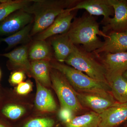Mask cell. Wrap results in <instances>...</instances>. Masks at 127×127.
I'll use <instances>...</instances> for the list:
<instances>
[{"instance_id": "cell-1", "label": "cell", "mask_w": 127, "mask_h": 127, "mask_svg": "<svg viewBox=\"0 0 127 127\" xmlns=\"http://www.w3.org/2000/svg\"><path fill=\"white\" fill-rule=\"evenodd\" d=\"M69 39L75 45H82V49L93 53L104 44L97 35L107 37L99 28V24L93 16L88 14L75 18L67 32Z\"/></svg>"}, {"instance_id": "cell-2", "label": "cell", "mask_w": 127, "mask_h": 127, "mask_svg": "<svg viewBox=\"0 0 127 127\" xmlns=\"http://www.w3.org/2000/svg\"><path fill=\"white\" fill-rule=\"evenodd\" d=\"M77 0H35L23 10L34 16L31 35L39 34L52 25L66 9L73 7Z\"/></svg>"}, {"instance_id": "cell-3", "label": "cell", "mask_w": 127, "mask_h": 127, "mask_svg": "<svg viewBox=\"0 0 127 127\" xmlns=\"http://www.w3.org/2000/svg\"><path fill=\"white\" fill-rule=\"evenodd\" d=\"M96 59L93 53L87 52L76 46L65 62L92 79L108 84L106 70L102 64Z\"/></svg>"}, {"instance_id": "cell-4", "label": "cell", "mask_w": 127, "mask_h": 127, "mask_svg": "<svg viewBox=\"0 0 127 127\" xmlns=\"http://www.w3.org/2000/svg\"><path fill=\"white\" fill-rule=\"evenodd\" d=\"M51 66L61 73L70 84L79 92L111 91L109 84L94 80L70 66L58 62H52Z\"/></svg>"}, {"instance_id": "cell-5", "label": "cell", "mask_w": 127, "mask_h": 127, "mask_svg": "<svg viewBox=\"0 0 127 127\" xmlns=\"http://www.w3.org/2000/svg\"><path fill=\"white\" fill-rule=\"evenodd\" d=\"M50 77L61 107L70 109L73 113L81 110L82 106L78 99L77 93L65 76L59 71L53 68Z\"/></svg>"}, {"instance_id": "cell-6", "label": "cell", "mask_w": 127, "mask_h": 127, "mask_svg": "<svg viewBox=\"0 0 127 127\" xmlns=\"http://www.w3.org/2000/svg\"><path fill=\"white\" fill-rule=\"evenodd\" d=\"M80 104L100 114L117 102L110 92L97 91L77 93Z\"/></svg>"}, {"instance_id": "cell-7", "label": "cell", "mask_w": 127, "mask_h": 127, "mask_svg": "<svg viewBox=\"0 0 127 127\" xmlns=\"http://www.w3.org/2000/svg\"><path fill=\"white\" fill-rule=\"evenodd\" d=\"M113 7L114 15L103 27L102 32L105 34L111 32H127V1L125 0H109Z\"/></svg>"}, {"instance_id": "cell-8", "label": "cell", "mask_w": 127, "mask_h": 127, "mask_svg": "<svg viewBox=\"0 0 127 127\" xmlns=\"http://www.w3.org/2000/svg\"><path fill=\"white\" fill-rule=\"evenodd\" d=\"M95 57L100 59L106 70L108 82L113 78L122 75L127 70V52L104 53Z\"/></svg>"}, {"instance_id": "cell-9", "label": "cell", "mask_w": 127, "mask_h": 127, "mask_svg": "<svg viewBox=\"0 0 127 127\" xmlns=\"http://www.w3.org/2000/svg\"><path fill=\"white\" fill-rule=\"evenodd\" d=\"M72 11L84 9L91 16H102V22L104 25L114 15V10L109 0H79L73 7Z\"/></svg>"}, {"instance_id": "cell-10", "label": "cell", "mask_w": 127, "mask_h": 127, "mask_svg": "<svg viewBox=\"0 0 127 127\" xmlns=\"http://www.w3.org/2000/svg\"><path fill=\"white\" fill-rule=\"evenodd\" d=\"M71 8L64 10L57 17L52 25L39 33L36 40H45L49 37L67 33L70 29L74 17V11L72 10Z\"/></svg>"}, {"instance_id": "cell-11", "label": "cell", "mask_w": 127, "mask_h": 127, "mask_svg": "<svg viewBox=\"0 0 127 127\" xmlns=\"http://www.w3.org/2000/svg\"><path fill=\"white\" fill-rule=\"evenodd\" d=\"M32 15L18 10L9 15L0 22V35L14 34L32 23Z\"/></svg>"}, {"instance_id": "cell-12", "label": "cell", "mask_w": 127, "mask_h": 127, "mask_svg": "<svg viewBox=\"0 0 127 127\" xmlns=\"http://www.w3.org/2000/svg\"><path fill=\"white\" fill-rule=\"evenodd\" d=\"M98 127H117L127 121V102H117L99 114Z\"/></svg>"}, {"instance_id": "cell-13", "label": "cell", "mask_w": 127, "mask_h": 127, "mask_svg": "<svg viewBox=\"0 0 127 127\" xmlns=\"http://www.w3.org/2000/svg\"><path fill=\"white\" fill-rule=\"evenodd\" d=\"M104 44L100 49L93 53L95 56L104 53H111L125 52L127 51V32H111L107 34Z\"/></svg>"}, {"instance_id": "cell-14", "label": "cell", "mask_w": 127, "mask_h": 127, "mask_svg": "<svg viewBox=\"0 0 127 127\" xmlns=\"http://www.w3.org/2000/svg\"><path fill=\"white\" fill-rule=\"evenodd\" d=\"M51 43L54 51L55 59L62 63L75 49V45L69 39L67 33L52 37Z\"/></svg>"}, {"instance_id": "cell-15", "label": "cell", "mask_w": 127, "mask_h": 127, "mask_svg": "<svg viewBox=\"0 0 127 127\" xmlns=\"http://www.w3.org/2000/svg\"><path fill=\"white\" fill-rule=\"evenodd\" d=\"M37 91L35 104L41 111L53 112L57 109L56 103L50 91L35 79Z\"/></svg>"}, {"instance_id": "cell-16", "label": "cell", "mask_w": 127, "mask_h": 127, "mask_svg": "<svg viewBox=\"0 0 127 127\" xmlns=\"http://www.w3.org/2000/svg\"><path fill=\"white\" fill-rule=\"evenodd\" d=\"M1 56L8 58L10 62L15 66L30 71L31 63L28 58L27 46H21L10 52L2 54Z\"/></svg>"}, {"instance_id": "cell-17", "label": "cell", "mask_w": 127, "mask_h": 127, "mask_svg": "<svg viewBox=\"0 0 127 127\" xmlns=\"http://www.w3.org/2000/svg\"><path fill=\"white\" fill-rule=\"evenodd\" d=\"M49 62L39 61H32L31 63L30 71L35 79L44 86H48L51 83Z\"/></svg>"}, {"instance_id": "cell-18", "label": "cell", "mask_w": 127, "mask_h": 127, "mask_svg": "<svg viewBox=\"0 0 127 127\" xmlns=\"http://www.w3.org/2000/svg\"><path fill=\"white\" fill-rule=\"evenodd\" d=\"M111 94L117 102H127V79L123 75L113 78L108 81Z\"/></svg>"}, {"instance_id": "cell-19", "label": "cell", "mask_w": 127, "mask_h": 127, "mask_svg": "<svg viewBox=\"0 0 127 127\" xmlns=\"http://www.w3.org/2000/svg\"><path fill=\"white\" fill-rule=\"evenodd\" d=\"M28 56L32 61H50L52 55L51 47L45 40H36L30 47Z\"/></svg>"}, {"instance_id": "cell-20", "label": "cell", "mask_w": 127, "mask_h": 127, "mask_svg": "<svg viewBox=\"0 0 127 127\" xmlns=\"http://www.w3.org/2000/svg\"><path fill=\"white\" fill-rule=\"evenodd\" d=\"M101 121L100 115L93 111L74 117L66 127H98Z\"/></svg>"}, {"instance_id": "cell-21", "label": "cell", "mask_w": 127, "mask_h": 127, "mask_svg": "<svg viewBox=\"0 0 127 127\" xmlns=\"http://www.w3.org/2000/svg\"><path fill=\"white\" fill-rule=\"evenodd\" d=\"M31 0H0V22L9 15L18 10L23 9L32 2Z\"/></svg>"}, {"instance_id": "cell-22", "label": "cell", "mask_w": 127, "mask_h": 127, "mask_svg": "<svg viewBox=\"0 0 127 127\" xmlns=\"http://www.w3.org/2000/svg\"><path fill=\"white\" fill-rule=\"evenodd\" d=\"M32 23L26 26L23 29L15 32L11 35L1 39L8 46L7 48H11L19 44L29 40L31 36V32L32 26Z\"/></svg>"}, {"instance_id": "cell-23", "label": "cell", "mask_w": 127, "mask_h": 127, "mask_svg": "<svg viewBox=\"0 0 127 127\" xmlns=\"http://www.w3.org/2000/svg\"><path fill=\"white\" fill-rule=\"evenodd\" d=\"M2 113L6 117L15 120L20 117L25 112V109L21 106L14 104L5 106L2 109Z\"/></svg>"}, {"instance_id": "cell-24", "label": "cell", "mask_w": 127, "mask_h": 127, "mask_svg": "<svg viewBox=\"0 0 127 127\" xmlns=\"http://www.w3.org/2000/svg\"><path fill=\"white\" fill-rule=\"evenodd\" d=\"M54 124V120L51 119L37 118L30 120L23 127H53Z\"/></svg>"}, {"instance_id": "cell-25", "label": "cell", "mask_w": 127, "mask_h": 127, "mask_svg": "<svg viewBox=\"0 0 127 127\" xmlns=\"http://www.w3.org/2000/svg\"><path fill=\"white\" fill-rule=\"evenodd\" d=\"M73 113H74L70 109L61 107L59 110V116L60 119L66 124L70 122L74 117Z\"/></svg>"}, {"instance_id": "cell-26", "label": "cell", "mask_w": 127, "mask_h": 127, "mask_svg": "<svg viewBox=\"0 0 127 127\" xmlns=\"http://www.w3.org/2000/svg\"><path fill=\"white\" fill-rule=\"evenodd\" d=\"M32 90V85L29 82H22L18 84L16 91L18 94L25 95L30 92Z\"/></svg>"}, {"instance_id": "cell-27", "label": "cell", "mask_w": 127, "mask_h": 127, "mask_svg": "<svg viewBox=\"0 0 127 127\" xmlns=\"http://www.w3.org/2000/svg\"><path fill=\"white\" fill-rule=\"evenodd\" d=\"M24 78L25 74L23 72L16 71L13 73L11 76L10 81L13 84H19L22 82Z\"/></svg>"}, {"instance_id": "cell-28", "label": "cell", "mask_w": 127, "mask_h": 127, "mask_svg": "<svg viewBox=\"0 0 127 127\" xmlns=\"http://www.w3.org/2000/svg\"><path fill=\"white\" fill-rule=\"evenodd\" d=\"M122 75L124 77L127 79V70Z\"/></svg>"}, {"instance_id": "cell-29", "label": "cell", "mask_w": 127, "mask_h": 127, "mask_svg": "<svg viewBox=\"0 0 127 127\" xmlns=\"http://www.w3.org/2000/svg\"><path fill=\"white\" fill-rule=\"evenodd\" d=\"M0 127H5L4 126V125H1V124H0Z\"/></svg>"}, {"instance_id": "cell-30", "label": "cell", "mask_w": 127, "mask_h": 127, "mask_svg": "<svg viewBox=\"0 0 127 127\" xmlns=\"http://www.w3.org/2000/svg\"><path fill=\"white\" fill-rule=\"evenodd\" d=\"M0 76H1V72H0Z\"/></svg>"}, {"instance_id": "cell-31", "label": "cell", "mask_w": 127, "mask_h": 127, "mask_svg": "<svg viewBox=\"0 0 127 127\" xmlns=\"http://www.w3.org/2000/svg\"><path fill=\"white\" fill-rule=\"evenodd\" d=\"M1 4V3L0 1V5Z\"/></svg>"}]
</instances>
